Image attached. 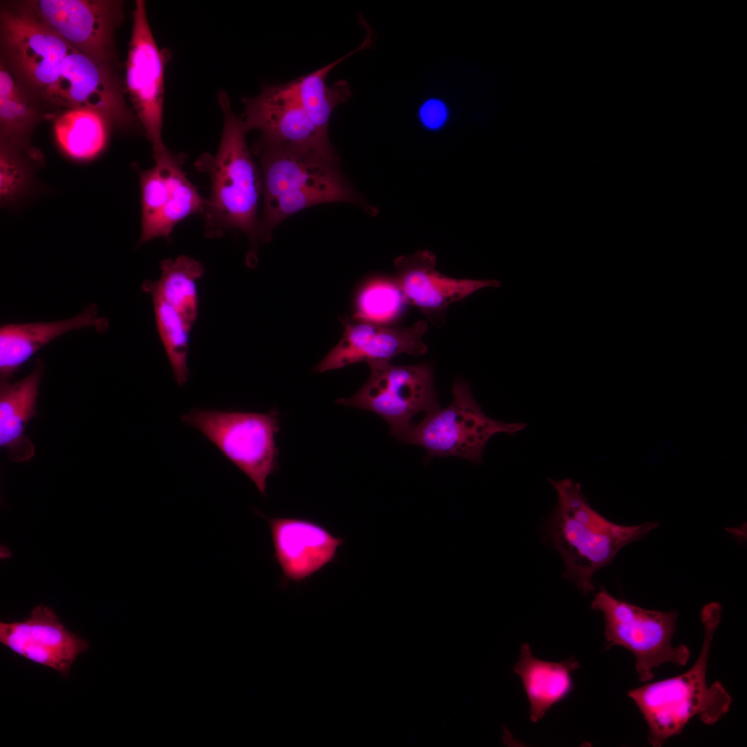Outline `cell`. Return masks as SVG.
Here are the masks:
<instances>
[{"mask_svg":"<svg viewBox=\"0 0 747 747\" xmlns=\"http://www.w3.org/2000/svg\"><path fill=\"white\" fill-rule=\"evenodd\" d=\"M217 99L223 116L218 150L214 155L203 153L194 162L196 169L207 174L211 183L201 213L204 234L212 239L232 229L242 231L250 246L247 264L254 266L261 241L257 216L262 194L261 174L246 145L248 130L243 118L232 110L226 92L219 91Z\"/></svg>","mask_w":747,"mask_h":747,"instance_id":"cell-1","label":"cell"},{"mask_svg":"<svg viewBox=\"0 0 747 747\" xmlns=\"http://www.w3.org/2000/svg\"><path fill=\"white\" fill-rule=\"evenodd\" d=\"M255 152L260 161L264 201L261 241H268L274 228L289 216L320 203H351L376 213L341 174L337 158L259 140Z\"/></svg>","mask_w":747,"mask_h":747,"instance_id":"cell-2","label":"cell"},{"mask_svg":"<svg viewBox=\"0 0 747 747\" xmlns=\"http://www.w3.org/2000/svg\"><path fill=\"white\" fill-rule=\"evenodd\" d=\"M721 607L717 602L706 605L701 618L704 635L695 663L686 672L671 678L631 690L627 695L648 726V741L654 747L681 732L693 717L713 725L726 715L732 698L719 681L708 685L706 671L714 632L720 622Z\"/></svg>","mask_w":747,"mask_h":747,"instance_id":"cell-3","label":"cell"},{"mask_svg":"<svg viewBox=\"0 0 747 747\" xmlns=\"http://www.w3.org/2000/svg\"><path fill=\"white\" fill-rule=\"evenodd\" d=\"M548 481L557 494L548 526L551 539L564 560V576L583 594H589L595 590V573L609 564L623 546L643 538L658 524H615L591 507L580 483L571 479Z\"/></svg>","mask_w":747,"mask_h":747,"instance_id":"cell-4","label":"cell"},{"mask_svg":"<svg viewBox=\"0 0 747 747\" xmlns=\"http://www.w3.org/2000/svg\"><path fill=\"white\" fill-rule=\"evenodd\" d=\"M0 64L59 113L57 86L73 48L45 24L30 0L0 1Z\"/></svg>","mask_w":747,"mask_h":747,"instance_id":"cell-5","label":"cell"},{"mask_svg":"<svg viewBox=\"0 0 747 747\" xmlns=\"http://www.w3.org/2000/svg\"><path fill=\"white\" fill-rule=\"evenodd\" d=\"M452 400L425 414L398 439L426 450L425 459L458 456L481 464L486 445L495 434L514 435L526 427L523 423H506L486 415L474 399L470 384L463 378L452 388Z\"/></svg>","mask_w":747,"mask_h":747,"instance_id":"cell-6","label":"cell"},{"mask_svg":"<svg viewBox=\"0 0 747 747\" xmlns=\"http://www.w3.org/2000/svg\"><path fill=\"white\" fill-rule=\"evenodd\" d=\"M591 608L603 615L606 649L621 646L629 650L636 658L640 681H651L654 670L664 663H688V647L672 643L676 630V611L647 609L619 600L605 589L596 593Z\"/></svg>","mask_w":747,"mask_h":747,"instance_id":"cell-7","label":"cell"},{"mask_svg":"<svg viewBox=\"0 0 747 747\" xmlns=\"http://www.w3.org/2000/svg\"><path fill=\"white\" fill-rule=\"evenodd\" d=\"M279 414L192 409L182 422L201 432L266 495V481L277 469L275 435Z\"/></svg>","mask_w":747,"mask_h":747,"instance_id":"cell-8","label":"cell"},{"mask_svg":"<svg viewBox=\"0 0 747 747\" xmlns=\"http://www.w3.org/2000/svg\"><path fill=\"white\" fill-rule=\"evenodd\" d=\"M160 277L145 281L143 290L152 298L158 335L180 386L188 380L187 355L190 332L198 317L197 281L205 272L203 265L186 255L163 259Z\"/></svg>","mask_w":747,"mask_h":747,"instance_id":"cell-9","label":"cell"},{"mask_svg":"<svg viewBox=\"0 0 747 747\" xmlns=\"http://www.w3.org/2000/svg\"><path fill=\"white\" fill-rule=\"evenodd\" d=\"M368 365L370 374L364 385L352 396L338 399V404L373 412L387 423L389 433L397 439L409 427L414 416L440 407L431 365Z\"/></svg>","mask_w":747,"mask_h":747,"instance_id":"cell-10","label":"cell"},{"mask_svg":"<svg viewBox=\"0 0 747 747\" xmlns=\"http://www.w3.org/2000/svg\"><path fill=\"white\" fill-rule=\"evenodd\" d=\"M171 57V51L160 48L156 42L147 18L145 1L136 0L125 63L124 86L132 109L151 143L154 156L167 148L162 138V130L165 71Z\"/></svg>","mask_w":747,"mask_h":747,"instance_id":"cell-11","label":"cell"},{"mask_svg":"<svg viewBox=\"0 0 747 747\" xmlns=\"http://www.w3.org/2000/svg\"><path fill=\"white\" fill-rule=\"evenodd\" d=\"M50 28L95 63L121 71L116 31L124 19L121 0H30Z\"/></svg>","mask_w":747,"mask_h":747,"instance_id":"cell-12","label":"cell"},{"mask_svg":"<svg viewBox=\"0 0 747 747\" xmlns=\"http://www.w3.org/2000/svg\"><path fill=\"white\" fill-rule=\"evenodd\" d=\"M155 165L138 169L141 194V234L138 245L158 237L169 238L175 225L202 213L205 199L183 170L184 153L167 148L154 156Z\"/></svg>","mask_w":747,"mask_h":747,"instance_id":"cell-13","label":"cell"},{"mask_svg":"<svg viewBox=\"0 0 747 747\" xmlns=\"http://www.w3.org/2000/svg\"><path fill=\"white\" fill-rule=\"evenodd\" d=\"M242 101L247 129L259 130V141L337 157L328 133L311 120L290 82L266 86L257 96Z\"/></svg>","mask_w":747,"mask_h":747,"instance_id":"cell-14","label":"cell"},{"mask_svg":"<svg viewBox=\"0 0 747 747\" xmlns=\"http://www.w3.org/2000/svg\"><path fill=\"white\" fill-rule=\"evenodd\" d=\"M126 94L120 71L98 64L75 48L64 58L56 93L62 111L89 108L102 113L120 131H144Z\"/></svg>","mask_w":747,"mask_h":747,"instance_id":"cell-15","label":"cell"},{"mask_svg":"<svg viewBox=\"0 0 747 747\" xmlns=\"http://www.w3.org/2000/svg\"><path fill=\"white\" fill-rule=\"evenodd\" d=\"M344 331L339 343L318 363L324 372L366 362H389L400 354L419 356L427 347L423 341L427 325L420 320L405 327H389L356 317L341 320Z\"/></svg>","mask_w":747,"mask_h":747,"instance_id":"cell-16","label":"cell"},{"mask_svg":"<svg viewBox=\"0 0 747 747\" xmlns=\"http://www.w3.org/2000/svg\"><path fill=\"white\" fill-rule=\"evenodd\" d=\"M436 258L428 250H420L396 259L392 279L405 304L414 306L430 321L440 322L446 308L485 288H499L495 279H456L436 268Z\"/></svg>","mask_w":747,"mask_h":747,"instance_id":"cell-17","label":"cell"},{"mask_svg":"<svg viewBox=\"0 0 747 747\" xmlns=\"http://www.w3.org/2000/svg\"><path fill=\"white\" fill-rule=\"evenodd\" d=\"M0 642L15 654L64 676L77 656L89 647L44 605L35 606L25 620L1 622Z\"/></svg>","mask_w":747,"mask_h":747,"instance_id":"cell-18","label":"cell"},{"mask_svg":"<svg viewBox=\"0 0 747 747\" xmlns=\"http://www.w3.org/2000/svg\"><path fill=\"white\" fill-rule=\"evenodd\" d=\"M268 521L274 557L286 581L299 582L311 577L333 561L345 542L308 519L273 517Z\"/></svg>","mask_w":747,"mask_h":747,"instance_id":"cell-19","label":"cell"},{"mask_svg":"<svg viewBox=\"0 0 747 747\" xmlns=\"http://www.w3.org/2000/svg\"><path fill=\"white\" fill-rule=\"evenodd\" d=\"M108 327V320L100 315L95 304L65 320L3 325L0 329L1 380H9L30 357L63 334L87 328L103 333Z\"/></svg>","mask_w":747,"mask_h":747,"instance_id":"cell-20","label":"cell"},{"mask_svg":"<svg viewBox=\"0 0 747 747\" xmlns=\"http://www.w3.org/2000/svg\"><path fill=\"white\" fill-rule=\"evenodd\" d=\"M44 365L37 358L34 369L15 382L1 380L0 445L15 462L30 460L35 447L25 434L29 421L37 414V400Z\"/></svg>","mask_w":747,"mask_h":747,"instance_id":"cell-21","label":"cell"},{"mask_svg":"<svg viewBox=\"0 0 747 747\" xmlns=\"http://www.w3.org/2000/svg\"><path fill=\"white\" fill-rule=\"evenodd\" d=\"M579 667L574 656L560 662H550L535 658L528 643L521 646L513 670L523 683L533 722L540 720L553 705L571 692L572 673Z\"/></svg>","mask_w":747,"mask_h":747,"instance_id":"cell-22","label":"cell"},{"mask_svg":"<svg viewBox=\"0 0 747 747\" xmlns=\"http://www.w3.org/2000/svg\"><path fill=\"white\" fill-rule=\"evenodd\" d=\"M59 115L0 64V143L32 147L31 138L37 126Z\"/></svg>","mask_w":747,"mask_h":747,"instance_id":"cell-23","label":"cell"},{"mask_svg":"<svg viewBox=\"0 0 747 747\" xmlns=\"http://www.w3.org/2000/svg\"><path fill=\"white\" fill-rule=\"evenodd\" d=\"M364 42L354 50L315 71L290 82L302 105L313 123L322 131L328 133V126L333 110L347 101L351 95L350 86L346 80H338L332 86L326 83L327 74L337 64L354 53L371 46L373 31L367 28Z\"/></svg>","mask_w":747,"mask_h":747,"instance_id":"cell-24","label":"cell"},{"mask_svg":"<svg viewBox=\"0 0 747 747\" xmlns=\"http://www.w3.org/2000/svg\"><path fill=\"white\" fill-rule=\"evenodd\" d=\"M56 140L62 150L71 158L91 159L104 148L110 128L107 118L89 108H71L53 120Z\"/></svg>","mask_w":747,"mask_h":747,"instance_id":"cell-25","label":"cell"},{"mask_svg":"<svg viewBox=\"0 0 747 747\" xmlns=\"http://www.w3.org/2000/svg\"><path fill=\"white\" fill-rule=\"evenodd\" d=\"M44 164L42 153L34 146L22 148L0 143V202L16 203L29 193L35 169Z\"/></svg>","mask_w":747,"mask_h":747,"instance_id":"cell-26","label":"cell"},{"mask_svg":"<svg viewBox=\"0 0 747 747\" xmlns=\"http://www.w3.org/2000/svg\"><path fill=\"white\" fill-rule=\"evenodd\" d=\"M405 304L393 279H378L368 284L358 299L355 317L378 323L394 317Z\"/></svg>","mask_w":747,"mask_h":747,"instance_id":"cell-27","label":"cell"},{"mask_svg":"<svg viewBox=\"0 0 747 747\" xmlns=\"http://www.w3.org/2000/svg\"><path fill=\"white\" fill-rule=\"evenodd\" d=\"M421 118L424 123L432 128L439 127L445 118V110L443 104L437 101L427 102L421 109Z\"/></svg>","mask_w":747,"mask_h":747,"instance_id":"cell-28","label":"cell"}]
</instances>
